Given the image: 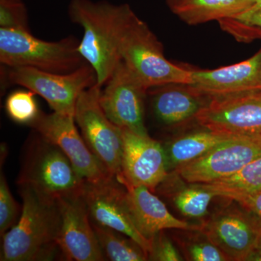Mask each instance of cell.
Segmentation results:
<instances>
[{"label":"cell","mask_w":261,"mask_h":261,"mask_svg":"<svg viewBox=\"0 0 261 261\" xmlns=\"http://www.w3.org/2000/svg\"><path fill=\"white\" fill-rule=\"evenodd\" d=\"M129 5L108 2L71 0L68 15L84 30L79 51L97 74V84L103 87L121 61L123 34L132 15Z\"/></svg>","instance_id":"cell-1"},{"label":"cell","mask_w":261,"mask_h":261,"mask_svg":"<svg viewBox=\"0 0 261 261\" xmlns=\"http://www.w3.org/2000/svg\"><path fill=\"white\" fill-rule=\"evenodd\" d=\"M23 200L16 224L3 236L2 261L51 260L58 247L61 214L58 200L19 186Z\"/></svg>","instance_id":"cell-2"},{"label":"cell","mask_w":261,"mask_h":261,"mask_svg":"<svg viewBox=\"0 0 261 261\" xmlns=\"http://www.w3.org/2000/svg\"><path fill=\"white\" fill-rule=\"evenodd\" d=\"M84 182L59 147L33 130L25 143L18 186L30 187L53 200L82 195Z\"/></svg>","instance_id":"cell-3"},{"label":"cell","mask_w":261,"mask_h":261,"mask_svg":"<svg viewBox=\"0 0 261 261\" xmlns=\"http://www.w3.org/2000/svg\"><path fill=\"white\" fill-rule=\"evenodd\" d=\"M80 42L74 36L48 42L31 32L0 28V62L5 66L66 74L87 63L79 51Z\"/></svg>","instance_id":"cell-4"},{"label":"cell","mask_w":261,"mask_h":261,"mask_svg":"<svg viewBox=\"0 0 261 261\" xmlns=\"http://www.w3.org/2000/svg\"><path fill=\"white\" fill-rule=\"evenodd\" d=\"M121 61L147 89L171 84H190L192 70L173 64L148 25L134 14L123 34Z\"/></svg>","instance_id":"cell-5"},{"label":"cell","mask_w":261,"mask_h":261,"mask_svg":"<svg viewBox=\"0 0 261 261\" xmlns=\"http://www.w3.org/2000/svg\"><path fill=\"white\" fill-rule=\"evenodd\" d=\"M1 80L3 86H20L40 96L54 112L73 116L80 94L97 84V74L88 63L66 74L2 65Z\"/></svg>","instance_id":"cell-6"},{"label":"cell","mask_w":261,"mask_h":261,"mask_svg":"<svg viewBox=\"0 0 261 261\" xmlns=\"http://www.w3.org/2000/svg\"><path fill=\"white\" fill-rule=\"evenodd\" d=\"M102 87L97 84L80 94L74 113L75 123L86 144L112 177L121 178L123 154L122 129L110 121L99 97Z\"/></svg>","instance_id":"cell-7"},{"label":"cell","mask_w":261,"mask_h":261,"mask_svg":"<svg viewBox=\"0 0 261 261\" xmlns=\"http://www.w3.org/2000/svg\"><path fill=\"white\" fill-rule=\"evenodd\" d=\"M200 226L229 260L243 261L247 260L256 246L261 219L240 204H229L202 221Z\"/></svg>","instance_id":"cell-8"},{"label":"cell","mask_w":261,"mask_h":261,"mask_svg":"<svg viewBox=\"0 0 261 261\" xmlns=\"http://www.w3.org/2000/svg\"><path fill=\"white\" fill-rule=\"evenodd\" d=\"M101 91L103 111L115 125L142 136H147L145 100L148 89L120 62Z\"/></svg>","instance_id":"cell-9"},{"label":"cell","mask_w":261,"mask_h":261,"mask_svg":"<svg viewBox=\"0 0 261 261\" xmlns=\"http://www.w3.org/2000/svg\"><path fill=\"white\" fill-rule=\"evenodd\" d=\"M195 120L202 128L217 133L261 141V91L211 99Z\"/></svg>","instance_id":"cell-10"},{"label":"cell","mask_w":261,"mask_h":261,"mask_svg":"<svg viewBox=\"0 0 261 261\" xmlns=\"http://www.w3.org/2000/svg\"><path fill=\"white\" fill-rule=\"evenodd\" d=\"M74 116L42 112L29 126L58 146L86 181L97 182L113 178L103 167L80 135Z\"/></svg>","instance_id":"cell-11"},{"label":"cell","mask_w":261,"mask_h":261,"mask_svg":"<svg viewBox=\"0 0 261 261\" xmlns=\"http://www.w3.org/2000/svg\"><path fill=\"white\" fill-rule=\"evenodd\" d=\"M261 156V141L234 137L172 171L189 184H208L231 176Z\"/></svg>","instance_id":"cell-12"},{"label":"cell","mask_w":261,"mask_h":261,"mask_svg":"<svg viewBox=\"0 0 261 261\" xmlns=\"http://www.w3.org/2000/svg\"><path fill=\"white\" fill-rule=\"evenodd\" d=\"M122 175L119 183L126 190L144 186L156 192L169 173L163 144L149 135H137L127 129H122Z\"/></svg>","instance_id":"cell-13"},{"label":"cell","mask_w":261,"mask_h":261,"mask_svg":"<svg viewBox=\"0 0 261 261\" xmlns=\"http://www.w3.org/2000/svg\"><path fill=\"white\" fill-rule=\"evenodd\" d=\"M126 195V189L115 178L97 182L85 180L82 195L92 221L124 233L148 254L151 242L136 228Z\"/></svg>","instance_id":"cell-14"},{"label":"cell","mask_w":261,"mask_h":261,"mask_svg":"<svg viewBox=\"0 0 261 261\" xmlns=\"http://www.w3.org/2000/svg\"><path fill=\"white\" fill-rule=\"evenodd\" d=\"M61 214L58 245L67 260L103 261L89 211L82 195L58 200Z\"/></svg>","instance_id":"cell-15"},{"label":"cell","mask_w":261,"mask_h":261,"mask_svg":"<svg viewBox=\"0 0 261 261\" xmlns=\"http://www.w3.org/2000/svg\"><path fill=\"white\" fill-rule=\"evenodd\" d=\"M207 99L261 91V49L246 61L214 70H192L189 84Z\"/></svg>","instance_id":"cell-16"},{"label":"cell","mask_w":261,"mask_h":261,"mask_svg":"<svg viewBox=\"0 0 261 261\" xmlns=\"http://www.w3.org/2000/svg\"><path fill=\"white\" fill-rule=\"evenodd\" d=\"M151 108L159 124L168 128L182 126L209 102L189 84H171L148 89Z\"/></svg>","instance_id":"cell-17"},{"label":"cell","mask_w":261,"mask_h":261,"mask_svg":"<svg viewBox=\"0 0 261 261\" xmlns=\"http://www.w3.org/2000/svg\"><path fill=\"white\" fill-rule=\"evenodd\" d=\"M126 203L130 217L141 234L151 242L154 235L166 229L197 230L200 225L190 224L171 214L153 192L144 186L126 190Z\"/></svg>","instance_id":"cell-18"},{"label":"cell","mask_w":261,"mask_h":261,"mask_svg":"<svg viewBox=\"0 0 261 261\" xmlns=\"http://www.w3.org/2000/svg\"><path fill=\"white\" fill-rule=\"evenodd\" d=\"M252 0H179L173 13L190 25L236 19L253 8Z\"/></svg>","instance_id":"cell-19"},{"label":"cell","mask_w":261,"mask_h":261,"mask_svg":"<svg viewBox=\"0 0 261 261\" xmlns=\"http://www.w3.org/2000/svg\"><path fill=\"white\" fill-rule=\"evenodd\" d=\"M204 129L187 134L163 144L168 173L195 161L216 146L235 137L205 128Z\"/></svg>","instance_id":"cell-20"},{"label":"cell","mask_w":261,"mask_h":261,"mask_svg":"<svg viewBox=\"0 0 261 261\" xmlns=\"http://www.w3.org/2000/svg\"><path fill=\"white\" fill-rule=\"evenodd\" d=\"M202 185L217 197L233 202L252 195L261 189V156L231 176Z\"/></svg>","instance_id":"cell-21"},{"label":"cell","mask_w":261,"mask_h":261,"mask_svg":"<svg viewBox=\"0 0 261 261\" xmlns=\"http://www.w3.org/2000/svg\"><path fill=\"white\" fill-rule=\"evenodd\" d=\"M92 226L106 258L112 261L148 260V254L124 233L92 221Z\"/></svg>","instance_id":"cell-22"},{"label":"cell","mask_w":261,"mask_h":261,"mask_svg":"<svg viewBox=\"0 0 261 261\" xmlns=\"http://www.w3.org/2000/svg\"><path fill=\"white\" fill-rule=\"evenodd\" d=\"M159 189L156 191L171 197L173 203L184 216L193 219H203L208 212L211 200L217 197L215 192L206 188L202 184H190L177 189L174 187ZM158 187V188H159Z\"/></svg>","instance_id":"cell-23"},{"label":"cell","mask_w":261,"mask_h":261,"mask_svg":"<svg viewBox=\"0 0 261 261\" xmlns=\"http://www.w3.org/2000/svg\"><path fill=\"white\" fill-rule=\"evenodd\" d=\"M187 260L192 261H227L228 257L201 231L184 230L176 238Z\"/></svg>","instance_id":"cell-24"},{"label":"cell","mask_w":261,"mask_h":261,"mask_svg":"<svg viewBox=\"0 0 261 261\" xmlns=\"http://www.w3.org/2000/svg\"><path fill=\"white\" fill-rule=\"evenodd\" d=\"M35 95L29 89H20L10 94L5 101V110L10 119L28 126L35 121L41 113Z\"/></svg>","instance_id":"cell-25"},{"label":"cell","mask_w":261,"mask_h":261,"mask_svg":"<svg viewBox=\"0 0 261 261\" xmlns=\"http://www.w3.org/2000/svg\"><path fill=\"white\" fill-rule=\"evenodd\" d=\"M0 28L31 32L28 12L23 2L0 0Z\"/></svg>","instance_id":"cell-26"},{"label":"cell","mask_w":261,"mask_h":261,"mask_svg":"<svg viewBox=\"0 0 261 261\" xmlns=\"http://www.w3.org/2000/svg\"><path fill=\"white\" fill-rule=\"evenodd\" d=\"M20 207L13 198L3 171L0 176V233L3 237L18 220Z\"/></svg>","instance_id":"cell-27"},{"label":"cell","mask_w":261,"mask_h":261,"mask_svg":"<svg viewBox=\"0 0 261 261\" xmlns=\"http://www.w3.org/2000/svg\"><path fill=\"white\" fill-rule=\"evenodd\" d=\"M184 259L164 231H160L151 240L148 260L181 261Z\"/></svg>","instance_id":"cell-28"},{"label":"cell","mask_w":261,"mask_h":261,"mask_svg":"<svg viewBox=\"0 0 261 261\" xmlns=\"http://www.w3.org/2000/svg\"><path fill=\"white\" fill-rule=\"evenodd\" d=\"M236 202L261 219V189L252 195L240 199Z\"/></svg>","instance_id":"cell-29"},{"label":"cell","mask_w":261,"mask_h":261,"mask_svg":"<svg viewBox=\"0 0 261 261\" xmlns=\"http://www.w3.org/2000/svg\"><path fill=\"white\" fill-rule=\"evenodd\" d=\"M233 20L244 25L261 29V7L247 10L243 15Z\"/></svg>","instance_id":"cell-30"},{"label":"cell","mask_w":261,"mask_h":261,"mask_svg":"<svg viewBox=\"0 0 261 261\" xmlns=\"http://www.w3.org/2000/svg\"><path fill=\"white\" fill-rule=\"evenodd\" d=\"M247 260L261 261V230L258 240H257L256 246L254 249L253 252L248 257Z\"/></svg>","instance_id":"cell-31"},{"label":"cell","mask_w":261,"mask_h":261,"mask_svg":"<svg viewBox=\"0 0 261 261\" xmlns=\"http://www.w3.org/2000/svg\"><path fill=\"white\" fill-rule=\"evenodd\" d=\"M252 2H253L254 3V7L252 8H259V7H261V0H252Z\"/></svg>","instance_id":"cell-32"},{"label":"cell","mask_w":261,"mask_h":261,"mask_svg":"<svg viewBox=\"0 0 261 261\" xmlns=\"http://www.w3.org/2000/svg\"><path fill=\"white\" fill-rule=\"evenodd\" d=\"M179 0H167L168 4H169L170 6H172L173 5H174L175 3H177Z\"/></svg>","instance_id":"cell-33"},{"label":"cell","mask_w":261,"mask_h":261,"mask_svg":"<svg viewBox=\"0 0 261 261\" xmlns=\"http://www.w3.org/2000/svg\"><path fill=\"white\" fill-rule=\"evenodd\" d=\"M257 39H261V29L257 28Z\"/></svg>","instance_id":"cell-34"},{"label":"cell","mask_w":261,"mask_h":261,"mask_svg":"<svg viewBox=\"0 0 261 261\" xmlns=\"http://www.w3.org/2000/svg\"><path fill=\"white\" fill-rule=\"evenodd\" d=\"M12 1L20 2V1H22V0H12Z\"/></svg>","instance_id":"cell-35"}]
</instances>
